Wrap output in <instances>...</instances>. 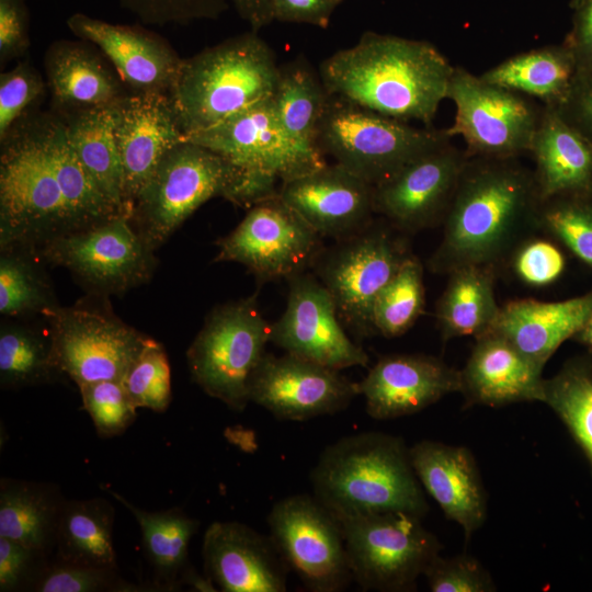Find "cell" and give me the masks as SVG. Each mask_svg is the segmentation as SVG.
Here are the masks:
<instances>
[{
	"label": "cell",
	"instance_id": "1",
	"mask_svg": "<svg viewBox=\"0 0 592 592\" xmlns=\"http://www.w3.org/2000/svg\"><path fill=\"white\" fill-rule=\"evenodd\" d=\"M119 214L79 161L58 112L34 111L0 139V248L37 250Z\"/></svg>",
	"mask_w": 592,
	"mask_h": 592
},
{
	"label": "cell",
	"instance_id": "2",
	"mask_svg": "<svg viewBox=\"0 0 592 592\" xmlns=\"http://www.w3.org/2000/svg\"><path fill=\"white\" fill-rule=\"evenodd\" d=\"M534 172L517 158L468 157L429 260L434 273L467 265L494 267L539 228Z\"/></svg>",
	"mask_w": 592,
	"mask_h": 592
},
{
	"label": "cell",
	"instance_id": "3",
	"mask_svg": "<svg viewBox=\"0 0 592 592\" xmlns=\"http://www.w3.org/2000/svg\"><path fill=\"white\" fill-rule=\"evenodd\" d=\"M454 68L430 42L365 32L354 46L325 59L319 75L330 94L431 127Z\"/></svg>",
	"mask_w": 592,
	"mask_h": 592
},
{
	"label": "cell",
	"instance_id": "4",
	"mask_svg": "<svg viewBox=\"0 0 592 592\" xmlns=\"http://www.w3.org/2000/svg\"><path fill=\"white\" fill-rule=\"evenodd\" d=\"M278 181L240 169L213 150L183 139L167 152L141 187L129 219L155 251L210 198L223 197L249 209L278 195Z\"/></svg>",
	"mask_w": 592,
	"mask_h": 592
},
{
	"label": "cell",
	"instance_id": "5",
	"mask_svg": "<svg viewBox=\"0 0 592 592\" xmlns=\"http://www.w3.org/2000/svg\"><path fill=\"white\" fill-rule=\"evenodd\" d=\"M314 496L339 520L407 512L423 517L429 505L402 439L361 432L339 439L310 473Z\"/></svg>",
	"mask_w": 592,
	"mask_h": 592
},
{
	"label": "cell",
	"instance_id": "6",
	"mask_svg": "<svg viewBox=\"0 0 592 592\" xmlns=\"http://www.w3.org/2000/svg\"><path fill=\"white\" fill-rule=\"evenodd\" d=\"M278 69L273 50L253 31L183 58L168 95L184 137L272 96Z\"/></svg>",
	"mask_w": 592,
	"mask_h": 592
},
{
	"label": "cell",
	"instance_id": "7",
	"mask_svg": "<svg viewBox=\"0 0 592 592\" xmlns=\"http://www.w3.org/2000/svg\"><path fill=\"white\" fill-rule=\"evenodd\" d=\"M451 139L446 129L415 127L330 94L315 146L334 163L376 186Z\"/></svg>",
	"mask_w": 592,
	"mask_h": 592
},
{
	"label": "cell",
	"instance_id": "8",
	"mask_svg": "<svg viewBox=\"0 0 592 592\" xmlns=\"http://www.w3.org/2000/svg\"><path fill=\"white\" fill-rule=\"evenodd\" d=\"M272 325L255 295L215 307L186 352L192 379L208 396L241 412L250 376L271 342Z\"/></svg>",
	"mask_w": 592,
	"mask_h": 592
},
{
	"label": "cell",
	"instance_id": "9",
	"mask_svg": "<svg viewBox=\"0 0 592 592\" xmlns=\"http://www.w3.org/2000/svg\"><path fill=\"white\" fill-rule=\"evenodd\" d=\"M397 232L387 220H373L361 232L323 249L312 265L334 300L340 321L358 338L375 333L374 301L410 255Z\"/></svg>",
	"mask_w": 592,
	"mask_h": 592
},
{
	"label": "cell",
	"instance_id": "10",
	"mask_svg": "<svg viewBox=\"0 0 592 592\" xmlns=\"http://www.w3.org/2000/svg\"><path fill=\"white\" fill-rule=\"evenodd\" d=\"M353 580L363 590L412 591L440 555L441 544L407 512H382L340 520Z\"/></svg>",
	"mask_w": 592,
	"mask_h": 592
},
{
	"label": "cell",
	"instance_id": "11",
	"mask_svg": "<svg viewBox=\"0 0 592 592\" xmlns=\"http://www.w3.org/2000/svg\"><path fill=\"white\" fill-rule=\"evenodd\" d=\"M447 99L456 109L449 137L459 136L468 157L509 159L530 153L543 105L455 67Z\"/></svg>",
	"mask_w": 592,
	"mask_h": 592
},
{
	"label": "cell",
	"instance_id": "12",
	"mask_svg": "<svg viewBox=\"0 0 592 592\" xmlns=\"http://www.w3.org/2000/svg\"><path fill=\"white\" fill-rule=\"evenodd\" d=\"M37 252L45 262L68 270L99 297L121 295L147 283L157 265L155 251L126 214L52 239Z\"/></svg>",
	"mask_w": 592,
	"mask_h": 592
},
{
	"label": "cell",
	"instance_id": "13",
	"mask_svg": "<svg viewBox=\"0 0 592 592\" xmlns=\"http://www.w3.org/2000/svg\"><path fill=\"white\" fill-rule=\"evenodd\" d=\"M59 371L77 386L119 380L151 341L109 309L84 301L45 316Z\"/></svg>",
	"mask_w": 592,
	"mask_h": 592
},
{
	"label": "cell",
	"instance_id": "14",
	"mask_svg": "<svg viewBox=\"0 0 592 592\" xmlns=\"http://www.w3.org/2000/svg\"><path fill=\"white\" fill-rule=\"evenodd\" d=\"M270 537L288 569L312 592H339L353 579L340 520L314 494L274 503Z\"/></svg>",
	"mask_w": 592,
	"mask_h": 592
},
{
	"label": "cell",
	"instance_id": "15",
	"mask_svg": "<svg viewBox=\"0 0 592 592\" xmlns=\"http://www.w3.org/2000/svg\"><path fill=\"white\" fill-rule=\"evenodd\" d=\"M321 236L278 195L251 206L221 238L216 262L244 265L260 283L289 278L312 267L323 250Z\"/></svg>",
	"mask_w": 592,
	"mask_h": 592
},
{
	"label": "cell",
	"instance_id": "16",
	"mask_svg": "<svg viewBox=\"0 0 592 592\" xmlns=\"http://www.w3.org/2000/svg\"><path fill=\"white\" fill-rule=\"evenodd\" d=\"M184 139L213 150L240 169L273 175L281 184L327 164L323 155L287 133L272 96Z\"/></svg>",
	"mask_w": 592,
	"mask_h": 592
},
{
	"label": "cell",
	"instance_id": "17",
	"mask_svg": "<svg viewBox=\"0 0 592 592\" xmlns=\"http://www.w3.org/2000/svg\"><path fill=\"white\" fill-rule=\"evenodd\" d=\"M357 395V383L338 369L288 353L265 352L248 383L250 401L288 421L337 413Z\"/></svg>",
	"mask_w": 592,
	"mask_h": 592
},
{
	"label": "cell",
	"instance_id": "18",
	"mask_svg": "<svg viewBox=\"0 0 592 592\" xmlns=\"http://www.w3.org/2000/svg\"><path fill=\"white\" fill-rule=\"evenodd\" d=\"M287 281V306L272 323L271 342L288 354L333 369L366 366L368 355L345 333L323 284L306 272Z\"/></svg>",
	"mask_w": 592,
	"mask_h": 592
},
{
	"label": "cell",
	"instance_id": "19",
	"mask_svg": "<svg viewBox=\"0 0 592 592\" xmlns=\"http://www.w3.org/2000/svg\"><path fill=\"white\" fill-rule=\"evenodd\" d=\"M465 150L448 141L374 186V210L401 232L443 221L464 167Z\"/></svg>",
	"mask_w": 592,
	"mask_h": 592
},
{
	"label": "cell",
	"instance_id": "20",
	"mask_svg": "<svg viewBox=\"0 0 592 592\" xmlns=\"http://www.w3.org/2000/svg\"><path fill=\"white\" fill-rule=\"evenodd\" d=\"M113 132L123 169V198L133 202L162 158L184 139L168 94L128 93L112 106Z\"/></svg>",
	"mask_w": 592,
	"mask_h": 592
},
{
	"label": "cell",
	"instance_id": "21",
	"mask_svg": "<svg viewBox=\"0 0 592 592\" xmlns=\"http://www.w3.org/2000/svg\"><path fill=\"white\" fill-rule=\"evenodd\" d=\"M66 23L106 56L132 93L169 94L183 58L163 37L139 25L112 24L83 13H73Z\"/></svg>",
	"mask_w": 592,
	"mask_h": 592
},
{
	"label": "cell",
	"instance_id": "22",
	"mask_svg": "<svg viewBox=\"0 0 592 592\" xmlns=\"http://www.w3.org/2000/svg\"><path fill=\"white\" fill-rule=\"evenodd\" d=\"M280 196L316 232L335 241L374 220V186L337 163L283 182Z\"/></svg>",
	"mask_w": 592,
	"mask_h": 592
},
{
	"label": "cell",
	"instance_id": "23",
	"mask_svg": "<svg viewBox=\"0 0 592 592\" xmlns=\"http://www.w3.org/2000/svg\"><path fill=\"white\" fill-rule=\"evenodd\" d=\"M365 409L376 420L410 415L444 396L460 392V371L424 354L383 356L357 383Z\"/></svg>",
	"mask_w": 592,
	"mask_h": 592
},
{
	"label": "cell",
	"instance_id": "24",
	"mask_svg": "<svg viewBox=\"0 0 592 592\" xmlns=\"http://www.w3.org/2000/svg\"><path fill=\"white\" fill-rule=\"evenodd\" d=\"M204 570L220 591L284 592L287 566L271 537L239 522H214L203 537Z\"/></svg>",
	"mask_w": 592,
	"mask_h": 592
},
{
	"label": "cell",
	"instance_id": "25",
	"mask_svg": "<svg viewBox=\"0 0 592 592\" xmlns=\"http://www.w3.org/2000/svg\"><path fill=\"white\" fill-rule=\"evenodd\" d=\"M422 488L469 538L486 520V497L476 462L464 446L421 441L409 447Z\"/></svg>",
	"mask_w": 592,
	"mask_h": 592
},
{
	"label": "cell",
	"instance_id": "26",
	"mask_svg": "<svg viewBox=\"0 0 592 592\" xmlns=\"http://www.w3.org/2000/svg\"><path fill=\"white\" fill-rule=\"evenodd\" d=\"M543 369L527 360L503 337L488 331L476 344L460 371L462 389L470 403L500 407L521 401H542Z\"/></svg>",
	"mask_w": 592,
	"mask_h": 592
},
{
	"label": "cell",
	"instance_id": "27",
	"mask_svg": "<svg viewBox=\"0 0 592 592\" xmlns=\"http://www.w3.org/2000/svg\"><path fill=\"white\" fill-rule=\"evenodd\" d=\"M44 67L52 109L60 114L109 107L128 94L115 69L83 41L54 42Z\"/></svg>",
	"mask_w": 592,
	"mask_h": 592
},
{
	"label": "cell",
	"instance_id": "28",
	"mask_svg": "<svg viewBox=\"0 0 592 592\" xmlns=\"http://www.w3.org/2000/svg\"><path fill=\"white\" fill-rule=\"evenodd\" d=\"M530 155L542 202L560 196L592 195V141L556 107L544 106Z\"/></svg>",
	"mask_w": 592,
	"mask_h": 592
},
{
	"label": "cell",
	"instance_id": "29",
	"mask_svg": "<svg viewBox=\"0 0 592 592\" xmlns=\"http://www.w3.org/2000/svg\"><path fill=\"white\" fill-rule=\"evenodd\" d=\"M592 310V292L560 301L513 300L500 308L492 331L544 369L555 351L583 327Z\"/></svg>",
	"mask_w": 592,
	"mask_h": 592
},
{
	"label": "cell",
	"instance_id": "30",
	"mask_svg": "<svg viewBox=\"0 0 592 592\" xmlns=\"http://www.w3.org/2000/svg\"><path fill=\"white\" fill-rule=\"evenodd\" d=\"M578 73L573 52L566 42L511 56L479 75L483 80L536 99L544 106L560 107Z\"/></svg>",
	"mask_w": 592,
	"mask_h": 592
},
{
	"label": "cell",
	"instance_id": "31",
	"mask_svg": "<svg viewBox=\"0 0 592 592\" xmlns=\"http://www.w3.org/2000/svg\"><path fill=\"white\" fill-rule=\"evenodd\" d=\"M65 501L55 485L2 478L0 536L48 556L56 545Z\"/></svg>",
	"mask_w": 592,
	"mask_h": 592
},
{
	"label": "cell",
	"instance_id": "32",
	"mask_svg": "<svg viewBox=\"0 0 592 592\" xmlns=\"http://www.w3.org/2000/svg\"><path fill=\"white\" fill-rule=\"evenodd\" d=\"M109 493L128 509L139 525L144 553L156 574L155 587H180L182 574L190 567L189 545L200 522L180 508L148 512L112 490Z\"/></svg>",
	"mask_w": 592,
	"mask_h": 592
},
{
	"label": "cell",
	"instance_id": "33",
	"mask_svg": "<svg viewBox=\"0 0 592 592\" xmlns=\"http://www.w3.org/2000/svg\"><path fill=\"white\" fill-rule=\"evenodd\" d=\"M448 275L436 307L443 340L466 335L478 338L488 332L501 308L493 291V269L467 265Z\"/></svg>",
	"mask_w": 592,
	"mask_h": 592
},
{
	"label": "cell",
	"instance_id": "34",
	"mask_svg": "<svg viewBox=\"0 0 592 592\" xmlns=\"http://www.w3.org/2000/svg\"><path fill=\"white\" fill-rule=\"evenodd\" d=\"M112 106L61 115L70 145L86 171L102 193L128 215L124 206L123 169L113 132Z\"/></svg>",
	"mask_w": 592,
	"mask_h": 592
},
{
	"label": "cell",
	"instance_id": "35",
	"mask_svg": "<svg viewBox=\"0 0 592 592\" xmlns=\"http://www.w3.org/2000/svg\"><path fill=\"white\" fill-rule=\"evenodd\" d=\"M115 511L101 498L65 501L56 535V558L118 568L113 546Z\"/></svg>",
	"mask_w": 592,
	"mask_h": 592
},
{
	"label": "cell",
	"instance_id": "36",
	"mask_svg": "<svg viewBox=\"0 0 592 592\" xmlns=\"http://www.w3.org/2000/svg\"><path fill=\"white\" fill-rule=\"evenodd\" d=\"M329 95L319 71L305 57L280 66L272 95L278 118L294 139L316 150V133Z\"/></svg>",
	"mask_w": 592,
	"mask_h": 592
},
{
	"label": "cell",
	"instance_id": "37",
	"mask_svg": "<svg viewBox=\"0 0 592 592\" xmlns=\"http://www.w3.org/2000/svg\"><path fill=\"white\" fill-rule=\"evenodd\" d=\"M36 249L1 248L0 312L4 317L45 316L58 305Z\"/></svg>",
	"mask_w": 592,
	"mask_h": 592
},
{
	"label": "cell",
	"instance_id": "38",
	"mask_svg": "<svg viewBox=\"0 0 592 592\" xmlns=\"http://www.w3.org/2000/svg\"><path fill=\"white\" fill-rule=\"evenodd\" d=\"M62 373L53 351L49 329L41 332L29 326L3 323L0 329V384L23 388L49 384Z\"/></svg>",
	"mask_w": 592,
	"mask_h": 592
},
{
	"label": "cell",
	"instance_id": "39",
	"mask_svg": "<svg viewBox=\"0 0 592 592\" xmlns=\"http://www.w3.org/2000/svg\"><path fill=\"white\" fill-rule=\"evenodd\" d=\"M543 402L559 415L592 464V365L572 360L544 379Z\"/></svg>",
	"mask_w": 592,
	"mask_h": 592
},
{
	"label": "cell",
	"instance_id": "40",
	"mask_svg": "<svg viewBox=\"0 0 592 592\" xmlns=\"http://www.w3.org/2000/svg\"><path fill=\"white\" fill-rule=\"evenodd\" d=\"M423 309V269L420 261L410 254L374 301V331L386 338L401 335L413 326Z\"/></svg>",
	"mask_w": 592,
	"mask_h": 592
},
{
	"label": "cell",
	"instance_id": "41",
	"mask_svg": "<svg viewBox=\"0 0 592 592\" xmlns=\"http://www.w3.org/2000/svg\"><path fill=\"white\" fill-rule=\"evenodd\" d=\"M538 226L592 267V195L560 196L542 202Z\"/></svg>",
	"mask_w": 592,
	"mask_h": 592
},
{
	"label": "cell",
	"instance_id": "42",
	"mask_svg": "<svg viewBox=\"0 0 592 592\" xmlns=\"http://www.w3.org/2000/svg\"><path fill=\"white\" fill-rule=\"evenodd\" d=\"M126 582L118 568L65 561L47 562L33 582L35 592H104L144 591Z\"/></svg>",
	"mask_w": 592,
	"mask_h": 592
},
{
	"label": "cell",
	"instance_id": "43",
	"mask_svg": "<svg viewBox=\"0 0 592 592\" xmlns=\"http://www.w3.org/2000/svg\"><path fill=\"white\" fill-rule=\"evenodd\" d=\"M122 383L136 408L164 412L172 394L170 365L162 344L151 339Z\"/></svg>",
	"mask_w": 592,
	"mask_h": 592
},
{
	"label": "cell",
	"instance_id": "44",
	"mask_svg": "<svg viewBox=\"0 0 592 592\" xmlns=\"http://www.w3.org/2000/svg\"><path fill=\"white\" fill-rule=\"evenodd\" d=\"M82 406L102 439L121 435L135 421L136 407L119 380H100L79 386Z\"/></svg>",
	"mask_w": 592,
	"mask_h": 592
},
{
	"label": "cell",
	"instance_id": "45",
	"mask_svg": "<svg viewBox=\"0 0 592 592\" xmlns=\"http://www.w3.org/2000/svg\"><path fill=\"white\" fill-rule=\"evenodd\" d=\"M46 90L43 77L29 61L0 75V139L21 118L39 110Z\"/></svg>",
	"mask_w": 592,
	"mask_h": 592
},
{
	"label": "cell",
	"instance_id": "46",
	"mask_svg": "<svg viewBox=\"0 0 592 592\" xmlns=\"http://www.w3.org/2000/svg\"><path fill=\"white\" fill-rule=\"evenodd\" d=\"M122 8L146 25L189 24L216 20L229 8V0H118Z\"/></svg>",
	"mask_w": 592,
	"mask_h": 592
},
{
	"label": "cell",
	"instance_id": "47",
	"mask_svg": "<svg viewBox=\"0 0 592 592\" xmlns=\"http://www.w3.org/2000/svg\"><path fill=\"white\" fill-rule=\"evenodd\" d=\"M423 576L432 592H490L496 587L489 572L475 558L437 555Z\"/></svg>",
	"mask_w": 592,
	"mask_h": 592
},
{
	"label": "cell",
	"instance_id": "48",
	"mask_svg": "<svg viewBox=\"0 0 592 592\" xmlns=\"http://www.w3.org/2000/svg\"><path fill=\"white\" fill-rule=\"evenodd\" d=\"M510 258L517 278L531 286L553 283L565 269L561 251L544 239L526 238L514 249Z\"/></svg>",
	"mask_w": 592,
	"mask_h": 592
},
{
	"label": "cell",
	"instance_id": "49",
	"mask_svg": "<svg viewBox=\"0 0 592 592\" xmlns=\"http://www.w3.org/2000/svg\"><path fill=\"white\" fill-rule=\"evenodd\" d=\"M48 556L14 539L0 536V591H30Z\"/></svg>",
	"mask_w": 592,
	"mask_h": 592
},
{
	"label": "cell",
	"instance_id": "50",
	"mask_svg": "<svg viewBox=\"0 0 592 592\" xmlns=\"http://www.w3.org/2000/svg\"><path fill=\"white\" fill-rule=\"evenodd\" d=\"M29 46V12L24 0H0L1 65L23 57Z\"/></svg>",
	"mask_w": 592,
	"mask_h": 592
},
{
	"label": "cell",
	"instance_id": "51",
	"mask_svg": "<svg viewBox=\"0 0 592 592\" xmlns=\"http://www.w3.org/2000/svg\"><path fill=\"white\" fill-rule=\"evenodd\" d=\"M557 110L592 141V68L578 71L567 100Z\"/></svg>",
	"mask_w": 592,
	"mask_h": 592
},
{
	"label": "cell",
	"instance_id": "52",
	"mask_svg": "<svg viewBox=\"0 0 592 592\" xmlns=\"http://www.w3.org/2000/svg\"><path fill=\"white\" fill-rule=\"evenodd\" d=\"M274 20L326 29L337 7L332 0H271Z\"/></svg>",
	"mask_w": 592,
	"mask_h": 592
},
{
	"label": "cell",
	"instance_id": "53",
	"mask_svg": "<svg viewBox=\"0 0 592 592\" xmlns=\"http://www.w3.org/2000/svg\"><path fill=\"white\" fill-rule=\"evenodd\" d=\"M573 10L572 26L563 42L574 54L578 71L592 68V0H578Z\"/></svg>",
	"mask_w": 592,
	"mask_h": 592
},
{
	"label": "cell",
	"instance_id": "54",
	"mask_svg": "<svg viewBox=\"0 0 592 592\" xmlns=\"http://www.w3.org/2000/svg\"><path fill=\"white\" fill-rule=\"evenodd\" d=\"M242 20L259 32L274 21L271 0H229Z\"/></svg>",
	"mask_w": 592,
	"mask_h": 592
},
{
	"label": "cell",
	"instance_id": "55",
	"mask_svg": "<svg viewBox=\"0 0 592 592\" xmlns=\"http://www.w3.org/2000/svg\"><path fill=\"white\" fill-rule=\"evenodd\" d=\"M185 584L194 591L215 592L218 591L214 581L207 576L197 573L191 566L184 571L181 578V585Z\"/></svg>",
	"mask_w": 592,
	"mask_h": 592
},
{
	"label": "cell",
	"instance_id": "56",
	"mask_svg": "<svg viewBox=\"0 0 592 592\" xmlns=\"http://www.w3.org/2000/svg\"><path fill=\"white\" fill-rule=\"evenodd\" d=\"M574 338L583 343L584 345L592 349V310L589 314L583 327L580 329V331L574 335Z\"/></svg>",
	"mask_w": 592,
	"mask_h": 592
},
{
	"label": "cell",
	"instance_id": "57",
	"mask_svg": "<svg viewBox=\"0 0 592 592\" xmlns=\"http://www.w3.org/2000/svg\"><path fill=\"white\" fill-rule=\"evenodd\" d=\"M332 1L335 3V5H338V4H340L341 2H343L344 0H332Z\"/></svg>",
	"mask_w": 592,
	"mask_h": 592
},
{
	"label": "cell",
	"instance_id": "58",
	"mask_svg": "<svg viewBox=\"0 0 592 592\" xmlns=\"http://www.w3.org/2000/svg\"><path fill=\"white\" fill-rule=\"evenodd\" d=\"M576 1H578V0H571V1H570V4H571V3H574Z\"/></svg>",
	"mask_w": 592,
	"mask_h": 592
}]
</instances>
